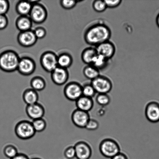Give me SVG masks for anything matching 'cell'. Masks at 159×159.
Segmentation results:
<instances>
[{
	"instance_id": "6",
	"label": "cell",
	"mask_w": 159,
	"mask_h": 159,
	"mask_svg": "<svg viewBox=\"0 0 159 159\" xmlns=\"http://www.w3.org/2000/svg\"><path fill=\"white\" fill-rule=\"evenodd\" d=\"M91 84L98 94H108L113 88L111 80L108 78L101 75L92 80Z\"/></svg>"
},
{
	"instance_id": "4",
	"label": "cell",
	"mask_w": 159,
	"mask_h": 159,
	"mask_svg": "<svg viewBox=\"0 0 159 159\" xmlns=\"http://www.w3.org/2000/svg\"><path fill=\"white\" fill-rule=\"evenodd\" d=\"M15 134L20 139L26 140L33 138L36 132L32 122L23 120L18 122L15 126Z\"/></svg>"
},
{
	"instance_id": "34",
	"label": "cell",
	"mask_w": 159,
	"mask_h": 159,
	"mask_svg": "<svg viewBox=\"0 0 159 159\" xmlns=\"http://www.w3.org/2000/svg\"><path fill=\"white\" fill-rule=\"evenodd\" d=\"M9 3L6 0H0V15H6L9 9Z\"/></svg>"
},
{
	"instance_id": "30",
	"label": "cell",
	"mask_w": 159,
	"mask_h": 159,
	"mask_svg": "<svg viewBox=\"0 0 159 159\" xmlns=\"http://www.w3.org/2000/svg\"><path fill=\"white\" fill-rule=\"evenodd\" d=\"M93 7L94 10L98 12H104L107 8L105 2L102 0H96L94 1L93 4Z\"/></svg>"
},
{
	"instance_id": "13",
	"label": "cell",
	"mask_w": 159,
	"mask_h": 159,
	"mask_svg": "<svg viewBox=\"0 0 159 159\" xmlns=\"http://www.w3.org/2000/svg\"><path fill=\"white\" fill-rule=\"evenodd\" d=\"M74 146L77 159H90L91 158L93 150L88 143L80 141L76 143Z\"/></svg>"
},
{
	"instance_id": "11",
	"label": "cell",
	"mask_w": 159,
	"mask_h": 159,
	"mask_svg": "<svg viewBox=\"0 0 159 159\" xmlns=\"http://www.w3.org/2000/svg\"><path fill=\"white\" fill-rule=\"evenodd\" d=\"M145 114L147 119L150 122H159V102L152 101L148 103L145 110Z\"/></svg>"
},
{
	"instance_id": "8",
	"label": "cell",
	"mask_w": 159,
	"mask_h": 159,
	"mask_svg": "<svg viewBox=\"0 0 159 159\" xmlns=\"http://www.w3.org/2000/svg\"><path fill=\"white\" fill-rule=\"evenodd\" d=\"M48 16L47 11L44 6L39 3L33 4L29 17L33 22L41 24L46 21Z\"/></svg>"
},
{
	"instance_id": "21",
	"label": "cell",
	"mask_w": 159,
	"mask_h": 159,
	"mask_svg": "<svg viewBox=\"0 0 159 159\" xmlns=\"http://www.w3.org/2000/svg\"><path fill=\"white\" fill-rule=\"evenodd\" d=\"M33 4L29 1H21L17 4L16 9L20 16H28L32 9Z\"/></svg>"
},
{
	"instance_id": "14",
	"label": "cell",
	"mask_w": 159,
	"mask_h": 159,
	"mask_svg": "<svg viewBox=\"0 0 159 159\" xmlns=\"http://www.w3.org/2000/svg\"><path fill=\"white\" fill-rule=\"evenodd\" d=\"M95 48L98 54L108 60L113 57L116 51L114 44L109 40L101 43Z\"/></svg>"
},
{
	"instance_id": "26",
	"label": "cell",
	"mask_w": 159,
	"mask_h": 159,
	"mask_svg": "<svg viewBox=\"0 0 159 159\" xmlns=\"http://www.w3.org/2000/svg\"><path fill=\"white\" fill-rule=\"evenodd\" d=\"M96 93L91 83L85 84L82 86V96L93 98Z\"/></svg>"
},
{
	"instance_id": "35",
	"label": "cell",
	"mask_w": 159,
	"mask_h": 159,
	"mask_svg": "<svg viewBox=\"0 0 159 159\" xmlns=\"http://www.w3.org/2000/svg\"><path fill=\"white\" fill-rule=\"evenodd\" d=\"M34 34L37 39H43L46 36L47 32L44 28L42 27H37L34 31Z\"/></svg>"
},
{
	"instance_id": "7",
	"label": "cell",
	"mask_w": 159,
	"mask_h": 159,
	"mask_svg": "<svg viewBox=\"0 0 159 159\" xmlns=\"http://www.w3.org/2000/svg\"><path fill=\"white\" fill-rule=\"evenodd\" d=\"M64 94L68 100L76 101L82 96V86L77 82H71L65 86Z\"/></svg>"
},
{
	"instance_id": "36",
	"label": "cell",
	"mask_w": 159,
	"mask_h": 159,
	"mask_svg": "<svg viewBox=\"0 0 159 159\" xmlns=\"http://www.w3.org/2000/svg\"><path fill=\"white\" fill-rule=\"evenodd\" d=\"M106 6L107 8H114L118 7L121 4V0H115V1H107L105 0Z\"/></svg>"
},
{
	"instance_id": "29",
	"label": "cell",
	"mask_w": 159,
	"mask_h": 159,
	"mask_svg": "<svg viewBox=\"0 0 159 159\" xmlns=\"http://www.w3.org/2000/svg\"><path fill=\"white\" fill-rule=\"evenodd\" d=\"M4 154L7 158L11 159L18 155V149L13 145H8L4 148L3 151Z\"/></svg>"
},
{
	"instance_id": "40",
	"label": "cell",
	"mask_w": 159,
	"mask_h": 159,
	"mask_svg": "<svg viewBox=\"0 0 159 159\" xmlns=\"http://www.w3.org/2000/svg\"><path fill=\"white\" fill-rule=\"evenodd\" d=\"M156 21L157 25H158V27H159V14H158V15L157 16L156 19Z\"/></svg>"
},
{
	"instance_id": "31",
	"label": "cell",
	"mask_w": 159,
	"mask_h": 159,
	"mask_svg": "<svg viewBox=\"0 0 159 159\" xmlns=\"http://www.w3.org/2000/svg\"><path fill=\"white\" fill-rule=\"evenodd\" d=\"M77 2L78 1H77L63 0L60 1V5L63 9L70 10L75 7Z\"/></svg>"
},
{
	"instance_id": "17",
	"label": "cell",
	"mask_w": 159,
	"mask_h": 159,
	"mask_svg": "<svg viewBox=\"0 0 159 159\" xmlns=\"http://www.w3.org/2000/svg\"><path fill=\"white\" fill-rule=\"evenodd\" d=\"M77 109L83 111L89 112L94 106V101L93 98L82 96L75 101Z\"/></svg>"
},
{
	"instance_id": "32",
	"label": "cell",
	"mask_w": 159,
	"mask_h": 159,
	"mask_svg": "<svg viewBox=\"0 0 159 159\" xmlns=\"http://www.w3.org/2000/svg\"><path fill=\"white\" fill-rule=\"evenodd\" d=\"M99 123L97 120L90 118L86 126L85 129L89 131H94L97 130L99 128Z\"/></svg>"
},
{
	"instance_id": "28",
	"label": "cell",
	"mask_w": 159,
	"mask_h": 159,
	"mask_svg": "<svg viewBox=\"0 0 159 159\" xmlns=\"http://www.w3.org/2000/svg\"><path fill=\"white\" fill-rule=\"evenodd\" d=\"M96 102L102 107H106L110 104L111 98L108 94L99 93L98 94L96 99Z\"/></svg>"
},
{
	"instance_id": "15",
	"label": "cell",
	"mask_w": 159,
	"mask_h": 159,
	"mask_svg": "<svg viewBox=\"0 0 159 159\" xmlns=\"http://www.w3.org/2000/svg\"><path fill=\"white\" fill-rule=\"evenodd\" d=\"M51 74L52 82L57 85H64L69 79V73L67 70L60 67H57Z\"/></svg>"
},
{
	"instance_id": "39",
	"label": "cell",
	"mask_w": 159,
	"mask_h": 159,
	"mask_svg": "<svg viewBox=\"0 0 159 159\" xmlns=\"http://www.w3.org/2000/svg\"><path fill=\"white\" fill-rule=\"evenodd\" d=\"M11 159H30L28 156L24 153H18V155Z\"/></svg>"
},
{
	"instance_id": "22",
	"label": "cell",
	"mask_w": 159,
	"mask_h": 159,
	"mask_svg": "<svg viewBox=\"0 0 159 159\" xmlns=\"http://www.w3.org/2000/svg\"><path fill=\"white\" fill-rule=\"evenodd\" d=\"M72 63V57L67 53H63L57 57L58 67L67 69L71 66Z\"/></svg>"
},
{
	"instance_id": "2",
	"label": "cell",
	"mask_w": 159,
	"mask_h": 159,
	"mask_svg": "<svg viewBox=\"0 0 159 159\" xmlns=\"http://www.w3.org/2000/svg\"><path fill=\"white\" fill-rule=\"evenodd\" d=\"M20 59L18 54L15 51H4L0 54V69L8 73L17 70Z\"/></svg>"
},
{
	"instance_id": "33",
	"label": "cell",
	"mask_w": 159,
	"mask_h": 159,
	"mask_svg": "<svg viewBox=\"0 0 159 159\" xmlns=\"http://www.w3.org/2000/svg\"><path fill=\"white\" fill-rule=\"evenodd\" d=\"M66 159H73L76 158V152L74 146H70L66 148L64 152Z\"/></svg>"
},
{
	"instance_id": "23",
	"label": "cell",
	"mask_w": 159,
	"mask_h": 159,
	"mask_svg": "<svg viewBox=\"0 0 159 159\" xmlns=\"http://www.w3.org/2000/svg\"><path fill=\"white\" fill-rule=\"evenodd\" d=\"M83 74L86 78L91 80L100 75V71L92 65H88L84 68Z\"/></svg>"
},
{
	"instance_id": "25",
	"label": "cell",
	"mask_w": 159,
	"mask_h": 159,
	"mask_svg": "<svg viewBox=\"0 0 159 159\" xmlns=\"http://www.w3.org/2000/svg\"><path fill=\"white\" fill-rule=\"evenodd\" d=\"M109 60L102 56L98 54L91 65L100 71L106 67Z\"/></svg>"
},
{
	"instance_id": "12",
	"label": "cell",
	"mask_w": 159,
	"mask_h": 159,
	"mask_svg": "<svg viewBox=\"0 0 159 159\" xmlns=\"http://www.w3.org/2000/svg\"><path fill=\"white\" fill-rule=\"evenodd\" d=\"M37 40L34 31L32 30L20 32L17 37L19 44L24 48H30L34 46Z\"/></svg>"
},
{
	"instance_id": "38",
	"label": "cell",
	"mask_w": 159,
	"mask_h": 159,
	"mask_svg": "<svg viewBox=\"0 0 159 159\" xmlns=\"http://www.w3.org/2000/svg\"><path fill=\"white\" fill-rule=\"evenodd\" d=\"M111 159H129V158L125 154L120 152Z\"/></svg>"
},
{
	"instance_id": "1",
	"label": "cell",
	"mask_w": 159,
	"mask_h": 159,
	"mask_svg": "<svg viewBox=\"0 0 159 159\" xmlns=\"http://www.w3.org/2000/svg\"><path fill=\"white\" fill-rule=\"evenodd\" d=\"M111 36V30L108 26L98 23L93 25L87 30L84 34V39L87 44L96 47L109 41Z\"/></svg>"
},
{
	"instance_id": "24",
	"label": "cell",
	"mask_w": 159,
	"mask_h": 159,
	"mask_svg": "<svg viewBox=\"0 0 159 159\" xmlns=\"http://www.w3.org/2000/svg\"><path fill=\"white\" fill-rule=\"evenodd\" d=\"M30 85L33 89L37 92L41 91L46 88V83L43 78L35 77L31 80Z\"/></svg>"
},
{
	"instance_id": "20",
	"label": "cell",
	"mask_w": 159,
	"mask_h": 159,
	"mask_svg": "<svg viewBox=\"0 0 159 159\" xmlns=\"http://www.w3.org/2000/svg\"><path fill=\"white\" fill-rule=\"evenodd\" d=\"M98 54L96 48H87L83 51L81 58L84 63L87 65H91Z\"/></svg>"
},
{
	"instance_id": "5",
	"label": "cell",
	"mask_w": 159,
	"mask_h": 159,
	"mask_svg": "<svg viewBox=\"0 0 159 159\" xmlns=\"http://www.w3.org/2000/svg\"><path fill=\"white\" fill-rule=\"evenodd\" d=\"M40 63L46 72L51 73L58 67L57 56L51 51H47L41 55Z\"/></svg>"
},
{
	"instance_id": "37",
	"label": "cell",
	"mask_w": 159,
	"mask_h": 159,
	"mask_svg": "<svg viewBox=\"0 0 159 159\" xmlns=\"http://www.w3.org/2000/svg\"><path fill=\"white\" fill-rule=\"evenodd\" d=\"M8 20L6 15H0V30H3L7 27Z\"/></svg>"
},
{
	"instance_id": "41",
	"label": "cell",
	"mask_w": 159,
	"mask_h": 159,
	"mask_svg": "<svg viewBox=\"0 0 159 159\" xmlns=\"http://www.w3.org/2000/svg\"><path fill=\"white\" fill-rule=\"evenodd\" d=\"M31 159H42L39 158H33Z\"/></svg>"
},
{
	"instance_id": "3",
	"label": "cell",
	"mask_w": 159,
	"mask_h": 159,
	"mask_svg": "<svg viewBox=\"0 0 159 159\" xmlns=\"http://www.w3.org/2000/svg\"><path fill=\"white\" fill-rule=\"evenodd\" d=\"M99 149L103 156L110 159L121 152L119 144L111 138H106L102 140L100 143Z\"/></svg>"
},
{
	"instance_id": "16",
	"label": "cell",
	"mask_w": 159,
	"mask_h": 159,
	"mask_svg": "<svg viewBox=\"0 0 159 159\" xmlns=\"http://www.w3.org/2000/svg\"><path fill=\"white\" fill-rule=\"evenodd\" d=\"M25 111L27 116L32 120L43 118L45 113L44 107L38 102L27 105Z\"/></svg>"
},
{
	"instance_id": "10",
	"label": "cell",
	"mask_w": 159,
	"mask_h": 159,
	"mask_svg": "<svg viewBox=\"0 0 159 159\" xmlns=\"http://www.w3.org/2000/svg\"><path fill=\"white\" fill-rule=\"evenodd\" d=\"M89 112L76 109L71 115V119L73 124L76 127L80 129L85 128L87 123L90 119Z\"/></svg>"
},
{
	"instance_id": "19",
	"label": "cell",
	"mask_w": 159,
	"mask_h": 159,
	"mask_svg": "<svg viewBox=\"0 0 159 159\" xmlns=\"http://www.w3.org/2000/svg\"><path fill=\"white\" fill-rule=\"evenodd\" d=\"M32 21L29 16H20L16 22V25L20 32L31 30Z\"/></svg>"
},
{
	"instance_id": "9",
	"label": "cell",
	"mask_w": 159,
	"mask_h": 159,
	"mask_svg": "<svg viewBox=\"0 0 159 159\" xmlns=\"http://www.w3.org/2000/svg\"><path fill=\"white\" fill-rule=\"evenodd\" d=\"M36 69V64L32 59L24 57L20 58L17 70L22 75L29 76L33 74Z\"/></svg>"
},
{
	"instance_id": "18",
	"label": "cell",
	"mask_w": 159,
	"mask_h": 159,
	"mask_svg": "<svg viewBox=\"0 0 159 159\" xmlns=\"http://www.w3.org/2000/svg\"><path fill=\"white\" fill-rule=\"evenodd\" d=\"M23 99L27 105L37 103L39 99L38 93L32 88L28 89L23 92Z\"/></svg>"
},
{
	"instance_id": "27",
	"label": "cell",
	"mask_w": 159,
	"mask_h": 159,
	"mask_svg": "<svg viewBox=\"0 0 159 159\" xmlns=\"http://www.w3.org/2000/svg\"><path fill=\"white\" fill-rule=\"evenodd\" d=\"M32 124L36 132H43L47 127L46 121L43 118L33 120Z\"/></svg>"
}]
</instances>
